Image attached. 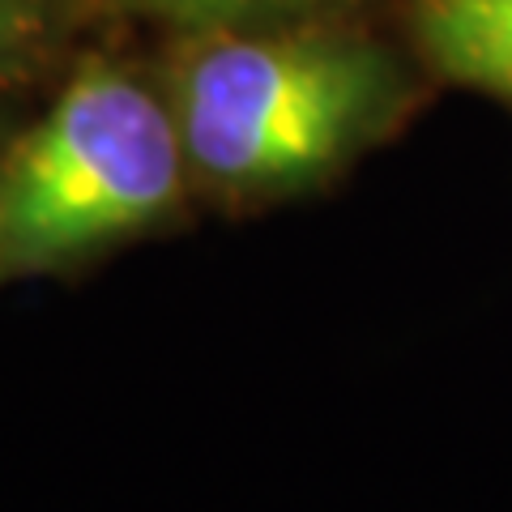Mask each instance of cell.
Returning <instances> with one entry per match:
<instances>
[{
    "mask_svg": "<svg viewBox=\"0 0 512 512\" xmlns=\"http://www.w3.org/2000/svg\"><path fill=\"white\" fill-rule=\"evenodd\" d=\"M188 167L239 197L308 188L397 111L380 47L329 30H227L175 77Z\"/></svg>",
    "mask_w": 512,
    "mask_h": 512,
    "instance_id": "cell-1",
    "label": "cell"
},
{
    "mask_svg": "<svg viewBox=\"0 0 512 512\" xmlns=\"http://www.w3.org/2000/svg\"><path fill=\"white\" fill-rule=\"evenodd\" d=\"M184 167L175 107L128 69L86 60L0 154V282L73 265L163 222Z\"/></svg>",
    "mask_w": 512,
    "mask_h": 512,
    "instance_id": "cell-2",
    "label": "cell"
},
{
    "mask_svg": "<svg viewBox=\"0 0 512 512\" xmlns=\"http://www.w3.org/2000/svg\"><path fill=\"white\" fill-rule=\"evenodd\" d=\"M414 35L444 77L512 103V0H419Z\"/></svg>",
    "mask_w": 512,
    "mask_h": 512,
    "instance_id": "cell-3",
    "label": "cell"
},
{
    "mask_svg": "<svg viewBox=\"0 0 512 512\" xmlns=\"http://www.w3.org/2000/svg\"><path fill=\"white\" fill-rule=\"evenodd\" d=\"M158 18L201 26V30H244L256 22L286 18L291 9H303L308 0H137Z\"/></svg>",
    "mask_w": 512,
    "mask_h": 512,
    "instance_id": "cell-4",
    "label": "cell"
},
{
    "mask_svg": "<svg viewBox=\"0 0 512 512\" xmlns=\"http://www.w3.org/2000/svg\"><path fill=\"white\" fill-rule=\"evenodd\" d=\"M43 0H0V77L18 73L43 43Z\"/></svg>",
    "mask_w": 512,
    "mask_h": 512,
    "instance_id": "cell-5",
    "label": "cell"
}]
</instances>
